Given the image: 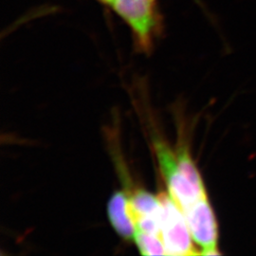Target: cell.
I'll use <instances>...</instances> for the list:
<instances>
[{"mask_svg":"<svg viewBox=\"0 0 256 256\" xmlns=\"http://www.w3.org/2000/svg\"><path fill=\"white\" fill-rule=\"evenodd\" d=\"M200 8H202L204 12H205V14H206V16L208 18L210 19V21H212L214 24H216V19L214 18V16H212V14H210V12L207 9V7L204 5V3L202 2V0H194Z\"/></svg>","mask_w":256,"mask_h":256,"instance_id":"9","label":"cell"},{"mask_svg":"<svg viewBox=\"0 0 256 256\" xmlns=\"http://www.w3.org/2000/svg\"><path fill=\"white\" fill-rule=\"evenodd\" d=\"M111 7L130 28L137 52L150 54L164 30L156 0H113Z\"/></svg>","mask_w":256,"mask_h":256,"instance_id":"1","label":"cell"},{"mask_svg":"<svg viewBox=\"0 0 256 256\" xmlns=\"http://www.w3.org/2000/svg\"><path fill=\"white\" fill-rule=\"evenodd\" d=\"M154 148L168 192L182 210L207 196L206 189L194 186L184 176L178 164L176 156L164 142L155 140Z\"/></svg>","mask_w":256,"mask_h":256,"instance_id":"3","label":"cell"},{"mask_svg":"<svg viewBox=\"0 0 256 256\" xmlns=\"http://www.w3.org/2000/svg\"><path fill=\"white\" fill-rule=\"evenodd\" d=\"M128 209L138 214L162 220V204L158 198L144 189H136L128 194Z\"/></svg>","mask_w":256,"mask_h":256,"instance_id":"6","label":"cell"},{"mask_svg":"<svg viewBox=\"0 0 256 256\" xmlns=\"http://www.w3.org/2000/svg\"><path fill=\"white\" fill-rule=\"evenodd\" d=\"M192 240L202 248V256H218V224L207 196L182 210Z\"/></svg>","mask_w":256,"mask_h":256,"instance_id":"4","label":"cell"},{"mask_svg":"<svg viewBox=\"0 0 256 256\" xmlns=\"http://www.w3.org/2000/svg\"><path fill=\"white\" fill-rule=\"evenodd\" d=\"M158 198L162 204L160 238L167 256L200 254L192 244L194 240L182 209L169 192H160Z\"/></svg>","mask_w":256,"mask_h":256,"instance_id":"2","label":"cell"},{"mask_svg":"<svg viewBox=\"0 0 256 256\" xmlns=\"http://www.w3.org/2000/svg\"><path fill=\"white\" fill-rule=\"evenodd\" d=\"M128 194L122 191L114 192L108 205L110 223L120 238L128 241L135 239V226L128 210Z\"/></svg>","mask_w":256,"mask_h":256,"instance_id":"5","label":"cell"},{"mask_svg":"<svg viewBox=\"0 0 256 256\" xmlns=\"http://www.w3.org/2000/svg\"><path fill=\"white\" fill-rule=\"evenodd\" d=\"M176 156L178 167L182 173L184 174V176L194 186L200 189H205V185L203 183L202 174L200 173L198 169L196 168L194 162L192 160V156L190 155V152L187 146L180 144L178 148Z\"/></svg>","mask_w":256,"mask_h":256,"instance_id":"7","label":"cell"},{"mask_svg":"<svg viewBox=\"0 0 256 256\" xmlns=\"http://www.w3.org/2000/svg\"><path fill=\"white\" fill-rule=\"evenodd\" d=\"M134 241L144 256H167L164 244L158 236L136 230Z\"/></svg>","mask_w":256,"mask_h":256,"instance_id":"8","label":"cell"}]
</instances>
